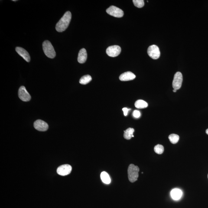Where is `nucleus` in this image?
<instances>
[{"instance_id": "nucleus-13", "label": "nucleus", "mask_w": 208, "mask_h": 208, "mask_svg": "<svg viewBox=\"0 0 208 208\" xmlns=\"http://www.w3.org/2000/svg\"><path fill=\"white\" fill-rule=\"evenodd\" d=\"M87 58V53L85 48L81 49L78 56V61L79 63L83 64L86 61Z\"/></svg>"}, {"instance_id": "nucleus-12", "label": "nucleus", "mask_w": 208, "mask_h": 208, "mask_svg": "<svg viewBox=\"0 0 208 208\" xmlns=\"http://www.w3.org/2000/svg\"><path fill=\"white\" fill-rule=\"evenodd\" d=\"M136 76L132 72L128 71L122 74L120 76L119 79L121 81L132 80L135 79Z\"/></svg>"}, {"instance_id": "nucleus-20", "label": "nucleus", "mask_w": 208, "mask_h": 208, "mask_svg": "<svg viewBox=\"0 0 208 208\" xmlns=\"http://www.w3.org/2000/svg\"><path fill=\"white\" fill-rule=\"evenodd\" d=\"M164 147L161 144H158L154 147V151L158 154H162L164 152Z\"/></svg>"}, {"instance_id": "nucleus-6", "label": "nucleus", "mask_w": 208, "mask_h": 208, "mask_svg": "<svg viewBox=\"0 0 208 208\" xmlns=\"http://www.w3.org/2000/svg\"><path fill=\"white\" fill-rule=\"evenodd\" d=\"M183 81V76L181 73L177 72L174 75L173 81L172 86L173 88L178 90L181 88Z\"/></svg>"}, {"instance_id": "nucleus-22", "label": "nucleus", "mask_w": 208, "mask_h": 208, "mask_svg": "<svg viewBox=\"0 0 208 208\" xmlns=\"http://www.w3.org/2000/svg\"><path fill=\"white\" fill-rule=\"evenodd\" d=\"M133 115L134 117L137 118H139L141 116L140 112L139 111L136 110L133 112Z\"/></svg>"}, {"instance_id": "nucleus-7", "label": "nucleus", "mask_w": 208, "mask_h": 208, "mask_svg": "<svg viewBox=\"0 0 208 208\" xmlns=\"http://www.w3.org/2000/svg\"><path fill=\"white\" fill-rule=\"evenodd\" d=\"M121 52V48L120 46L114 45L109 46L106 49L107 54L110 57H115L118 56Z\"/></svg>"}, {"instance_id": "nucleus-11", "label": "nucleus", "mask_w": 208, "mask_h": 208, "mask_svg": "<svg viewBox=\"0 0 208 208\" xmlns=\"http://www.w3.org/2000/svg\"><path fill=\"white\" fill-rule=\"evenodd\" d=\"M16 51L24 59V60L27 62H30L31 59L29 54L27 50L22 47H17L16 48Z\"/></svg>"}, {"instance_id": "nucleus-26", "label": "nucleus", "mask_w": 208, "mask_h": 208, "mask_svg": "<svg viewBox=\"0 0 208 208\" xmlns=\"http://www.w3.org/2000/svg\"></svg>"}, {"instance_id": "nucleus-4", "label": "nucleus", "mask_w": 208, "mask_h": 208, "mask_svg": "<svg viewBox=\"0 0 208 208\" xmlns=\"http://www.w3.org/2000/svg\"><path fill=\"white\" fill-rule=\"evenodd\" d=\"M147 53L149 56L154 60H157L160 56L159 48L155 45H152L149 46L147 50Z\"/></svg>"}, {"instance_id": "nucleus-2", "label": "nucleus", "mask_w": 208, "mask_h": 208, "mask_svg": "<svg viewBox=\"0 0 208 208\" xmlns=\"http://www.w3.org/2000/svg\"><path fill=\"white\" fill-rule=\"evenodd\" d=\"M139 170V168L137 166L132 164L129 166L128 170V177L131 182H134L138 180Z\"/></svg>"}, {"instance_id": "nucleus-21", "label": "nucleus", "mask_w": 208, "mask_h": 208, "mask_svg": "<svg viewBox=\"0 0 208 208\" xmlns=\"http://www.w3.org/2000/svg\"><path fill=\"white\" fill-rule=\"evenodd\" d=\"M133 2L137 8H141L144 6V1L143 0H133Z\"/></svg>"}, {"instance_id": "nucleus-23", "label": "nucleus", "mask_w": 208, "mask_h": 208, "mask_svg": "<svg viewBox=\"0 0 208 208\" xmlns=\"http://www.w3.org/2000/svg\"><path fill=\"white\" fill-rule=\"evenodd\" d=\"M130 109H128V108H123L122 110L124 112V115L125 116H127V115H128V111Z\"/></svg>"}, {"instance_id": "nucleus-18", "label": "nucleus", "mask_w": 208, "mask_h": 208, "mask_svg": "<svg viewBox=\"0 0 208 208\" xmlns=\"http://www.w3.org/2000/svg\"><path fill=\"white\" fill-rule=\"evenodd\" d=\"M92 80V78L89 75H86L81 78L79 80V83L81 84L85 85L87 84Z\"/></svg>"}, {"instance_id": "nucleus-3", "label": "nucleus", "mask_w": 208, "mask_h": 208, "mask_svg": "<svg viewBox=\"0 0 208 208\" xmlns=\"http://www.w3.org/2000/svg\"><path fill=\"white\" fill-rule=\"evenodd\" d=\"M43 47L44 54L47 57L53 59L55 57V51L50 41L48 40L44 41L43 44Z\"/></svg>"}, {"instance_id": "nucleus-24", "label": "nucleus", "mask_w": 208, "mask_h": 208, "mask_svg": "<svg viewBox=\"0 0 208 208\" xmlns=\"http://www.w3.org/2000/svg\"><path fill=\"white\" fill-rule=\"evenodd\" d=\"M177 90H176V89H174L173 90V92H177Z\"/></svg>"}, {"instance_id": "nucleus-5", "label": "nucleus", "mask_w": 208, "mask_h": 208, "mask_svg": "<svg viewBox=\"0 0 208 208\" xmlns=\"http://www.w3.org/2000/svg\"><path fill=\"white\" fill-rule=\"evenodd\" d=\"M106 12L109 15L118 18H120L124 15L123 11L115 6L112 5L109 7L107 9Z\"/></svg>"}, {"instance_id": "nucleus-1", "label": "nucleus", "mask_w": 208, "mask_h": 208, "mask_svg": "<svg viewBox=\"0 0 208 208\" xmlns=\"http://www.w3.org/2000/svg\"><path fill=\"white\" fill-rule=\"evenodd\" d=\"M71 19V14L70 11H67L61 19L56 26V31L62 32L68 28Z\"/></svg>"}, {"instance_id": "nucleus-14", "label": "nucleus", "mask_w": 208, "mask_h": 208, "mask_svg": "<svg viewBox=\"0 0 208 208\" xmlns=\"http://www.w3.org/2000/svg\"><path fill=\"white\" fill-rule=\"evenodd\" d=\"M182 193L180 189H173L171 192V196L173 200H178L181 197Z\"/></svg>"}, {"instance_id": "nucleus-17", "label": "nucleus", "mask_w": 208, "mask_h": 208, "mask_svg": "<svg viewBox=\"0 0 208 208\" xmlns=\"http://www.w3.org/2000/svg\"><path fill=\"white\" fill-rule=\"evenodd\" d=\"M135 106L138 109H143L147 107L148 103L145 101L139 99L136 101L135 104Z\"/></svg>"}, {"instance_id": "nucleus-10", "label": "nucleus", "mask_w": 208, "mask_h": 208, "mask_svg": "<svg viewBox=\"0 0 208 208\" xmlns=\"http://www.w3.org/2000/svg\"><path fill=\"white\" fill-rule=\"evenodd\" d=\"M34 126L36 130L40 131H47L49 127L48 124L40 120H38L35 121Z\"/></svg>"}, {"instance_id": "nucleus-9", "label": "nucleus", "mask_w": 208, "mask_h": 208, "mask_svg": "<svg viewBox=\"0 0 208 208\" xmlns=\"http://www.w3.org/2000/svg\"><path fill=\"white\" fill-rule=\"evenodd\" d=\"M72 170L71 166L68 164L63 165L58 168L57 172L59 175L66 176L70 174Z\"/></svg>"}, {"instance_id": "nucleus-15", "label": "nucleus", "mask_w": 208, "mask_h": 208, "mask_svg": "<svg viewBox=\"0 0 208 208\" xmlns=\"http://www.w3.org/2000/svg\"><path fill=\"white\" fill-rule=\"evenodd\" d=\"M101 180L104 183L106 184H109L111 183V179L109 175L106 172H103L100 175Z\"/></svg>"}, {"instance_id": "nucleus-16", "label": "nucleus", "mask_w": 208, "mask_h": 208, "mask_svg": "<svg viewBox=\"0 0 208 208\" xmlns=\"http://www.w3.org/2000/svg\"><path fill=\"white\" fill-rule=\"evenodd\" d=\"M135 130L133 128H128L124 131V137L127 140H130L132 137H134L133 133Z\"/></svg>"}, {"instance_id": "nucleus-8", "label": "nucleus", "mask_w": 208, "mask_h": 208, "mask_svg": "<svg viewBox=\"0 0 208 208\" xmlns=\"http://www.w3.org/2000/svg\"><path fill=\"white\" fill-rule=\"evenodd\" d=\"M18 95L20 99L24 102H29L31 100V96L24 86L19 88Z\"/></svg>"}, {"instance_id": "nucleus-25", "label": "nucleus", "mask_w": 208, "mask_h": 208, "mask_svg": "<svg viewBox=\"0 0 208 208\" xmlns=\"http://www.w3.org/2000/svg\"><path fill=\"white\" fill-rule=\"evenodd\" d=\"M206 134H207V135H208V129H207V130H206Z\"/></svg>"}, {"instance_id": "nucleus-19", "label": "nucleus", "mask_w": 208, "mask_h": 208, "mask_svg": "<svg viewBox=\"0 0 208 208\" xmlns=\"http://www.w3.org/2000/svg\"><path fill=\"white\" fill-rule=\"evenodd\" d=\"M168 138L172 144H176L179 141V136L177 134H172L169 136Z\"/></svg>"}]
</instances>
